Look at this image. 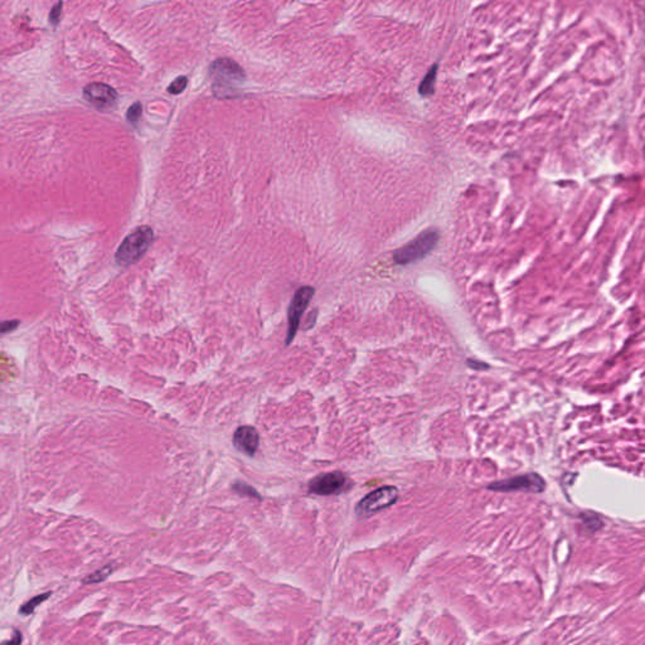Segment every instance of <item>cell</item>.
<instances>
[{"label":"cell","instance_id":"12","mask_svg":"<svg viewBox=\"0 0 645 645\" xmlns=\"http://www.w3.org/2000/svg\"><path fill=\"white\" fill-rule=\"evenodd\" d=\"M112 571H114V567H112L111 565H108V566H105V567H103V569H100V570H97V571H95V572H92V574H91V575H89V576L86 577V578H83V583H101V581H105V580H106L108 577L110 576L111 574H112Z\"/></svg>","mask_w":645,"mask_h":645},{"label":"cell","instance_id":"10","mask_svg":"<svg viewBox=\"0 0 645 645\" xmlns=\"http://www.w3.org/2000/svg\"><path fill=\"white\" fill-rule=\"evenodd\" d=\"M438 69H439V64L435 63L431 66V69H429V72L426 74L422 83H420L419 94L421 96H433V92H435L436 77H438Z\"/></svg>","mask_w":645,"mask_h":645},{"label":"cell","instance_id":"22","mask_svg":"<svg viewBox=\"0 0 645 645\" xmlns=\"http://www.w3.org/2000/svg\"><path fill=\"white\" fill-rule=\"evenodd\" d=\"M644 153H645V149H644Z\"/></svg>","mask_w":645,"mask_h":645},{"label":"cell","instance_id":"1","mask_svg":"<svg viewBox=\"0 0 645 645\" xmlns=\"http://www.w3.org/2000/svg\"><path fill=\"white\" fill-rule=\"evenodd\" d=\"M154 232L149 226H140L125 237L117 248L115 260L119 266L129 268L141 260L151 246Z\"/></svg>","mask_w":645,"mask_h":645},{"label":"cell","instance_id":"15","mask_svg":"<svg viewBox=\"0 0 645 645\" xmlns=\"http://www.w3.org/2000/svg\"><path fill=\"white\" fill-rule=\"evenodd\" d=\"M141 114H143V106H141V103H132L130 108H129V110H128V114H126V119H128V121H129V123L135 125L137 124V121L140 120Z\"/></svg>","mask_w":645,"mask_h":645},{"label":"cell","instance_id":"9","mask_svg":"<svg viewBox=\"0 0 645 645\" xmlns=\"http://www.w3.org/2000/svg\"><path fill=\"white\" fill-rule=\"evenodd\" d=\"M260 445V435L252 426H240L234 433V447L241 453L254 456Z\"/></svg>","mask_w":645,"mask_h":645},{"label":"cell","instance_id":"19","mask_svg":"<svg viewBox=\"0 0 645 645\" xmlns=\"http://www.w3.org/2000/svg\"><path fill=\"white\" fill-rule=\"evenodd\" d=\"M19 325V320H7L1 324V333H9Z\"/></svg>","mask_w":645,"mask_h":645},{"label":"cell","instance_id":"13","mask_svg":"<svg viewBox=\"0 0 645 645\" xmlns=\"http://www.w3.org/2000/svg\"><path fill=\"white\" fill-rule=\"evenodd\" d=\"M232 488H234V490L237 495H242V497L261 499L259 492H257L255 488L251 487V485H248L246 483H243V481H236L234 485H232Z\"/></svg>","mask_w":645,"mask_h":645},{"label":"cell","instance_id":"11","mask_svg":"<svg viewBox=\"0 0 645 645\" xmlns=\"http://www.w3.org/2000/svg\"><path fill=\"white\" fill-rule=\"evenodd\" d=\"M52 595V592H44V594H41L38 596L32 597L29 601H27L26 604L22 606L19 609V614L27 617V615H31L35 612V609L38 608V605H41L42 603H44L47 599H49Z\"/></svg>","mask_w":645,"mask_h":645},{"label":"cell","instance_id":"17","mask_svg":"<svg viewBox=\"0 0 645 645\" xmlns=\"http://www.w3.org/2000/svg\"><path fill=\"white\" fill-rule=\"evenodd\" d=\"M583 518L585 524L587 527H591V531H597V529L601 528V526H603V522L597 518V515H591V519H589V515H583Z\"/></svg>","mask_w":645,"mask_h":645},{"label":"cell","instance_id":"8","mask_svg":"<svg viewBox=\"0 0 645 645\" xmlns=\"http://www.w3.org/2000/svg\"><path fill=\"white\" fill-rule=\"evenodd\" d=\"M83 97L100 110L111 109L117 101V92L105 83H89L83 89Z\"/></svg>","mask_w":645,"mask_h":645},{"label":"cell","instance_id":"5","mask_svg":"<svg viewBox=\"0 0 645 645\" xmlns=\"http://www.w3.org/2000/svg\"><path fill=\"white\" fill-rule=\"evenodd\" d=\"M397 499V488L393 485H386L366 495L363 499L358 503L356 512L358 515H375L376 512L391 507Z\"/></svg>","mask_w":645,"mask_h":645},{"label":"cell","instance_id":"3","mask_svg":"<svg viewBox=\"0 0 645 645\" xmlns=\"http://www.w3.org/2000/svg\"><path fill=\"white\" fill-rule=\"evenodd\" d=\"M209 75L213 78V91L217 94L221 91V97H223L225 91H236V87L245 81L246 75L239 63L230 58H218L211 64Z\"/></svg>","mask_w":645,"mask_h":645},{"label":"cell","instance_id":"14","mask_svg":"<svg viewBox=\"0 0 645 645\" xmlns=\"http://www.w3.org/2000/svg\"><path fill=\"white\" fill-rule=\"evenodd\" d=\"M187 85H188V78L186 76H179L168 86V92L173 95H179L186 89Z\"/></svg>","mask_w":645,"mask_h":645},{"label":"cell","instance_id":"2","mask_svg":"<svg viewBox=\"0 0 645 645\" xmlns=\"http://www.w3.org/2000/svg\"><path fill=\"white\" fill-rule=\"evenodd\" d=\"M439 240L440 232L436 228L425 230L419 236H416L413 240L406 243L405 246L395 251L393 261L397 265L406 266L412 262L422 260L433 251V248H436Z\"/></svg>","mask_w":645,"mask_h":645},{"label":"cell","instance_id":"21","mask_svg":"<svg viewBox=\"0 0 645 645\" xmlns=\"http://www.w3.org/2000/svg\"><path fill=\"white\" fill-rule=\"evenodd\" d=\"M19 643H22V634L18 632H15V637H14V639L7 642V644H19Z\"/></svg>","mask_w":645,"mask_h":645},{"label":"cell","instance_id":"4","mask_svg":"<svg viewBox=\"0 0 645 645\" xmlns=\"http://www.w3.org/2000/svg\"><path fill=\"white\" fill-rule=\"evenodd\" d=\"M314 294H316V289L311 286H302L299 290H296L295 294L293 296L288 310V334H286V341H285L286 345L294 341L298 329H299V325H300L302 314L309 307Z\"/></svg>","mask_w":645,"mask_h":645},{"label":"cell","instance_id":"6","mask_svg":"<svg viewBox=\"0 0 645 645\" xmlns=\"http://www.w3.org/2000/svg\"><path fill=\"white\" fill-rule=\"evenodd\" d=\"M546 488V481H543L542 476L537 473L524 474V475H518L515 478H509L506 481H495L490 485H488V489L495 490V492H501V493H508V492H533V493H541Z\"/></svg>","mask_w":645,"mask_h":645},{"label":"cell","instance_id":"20","mask_svg":"<svg viewBox=\"0 0 645 645\" xmlns=\"http://www.w3.org/2000/svg\"><path fill=\"white\" fill-rule=\"evenodd\" d=\"M316 318H318V310L314 309L313 311H310L309 318L305 322V329H311L316 325Z\"/></svg>","mask_w":645,"mask_h":645},{"label":"cell","instance_id":"7","mask_svg":"<svg viewBox=\"0 0 645 645\" xmlns=\"http://www.w3.org/2000/svg\"><path fill=\"white\" fill-rule=\"evenodd\" d=\"M348 487V478L342 472L320 474L309 483V492L316 495H339Z\"/></svg>","mask_w":645,"mask_h":645},{"label":"cell","instance_id":"16","mask_svg":"<svg viewBox=\"0 0 645 645\" xmlns=\"http://www.w3.org/2000/svg\"><path fill=\"white\" fill-rule=\"evenodd\" d=\"M62 1H58V3L55 4V7L52 8V10H51V13H49V22H51V23H52L55 27L57 26V24H58L60 19H61V15H62Z\"/></svg>","mask_w":645,"mask_h":645},{"label":"cell","instance_id":"18","mask_svg":"<svg viewBox=\"0 0 645 645\" xmlns=\"http://www.w3.org/2000/svg\"><path fill=\"white\" fill-rule=\"evenodd\" d=\"M467 366L473 370H476V371H484V370H488L489 366L484 363V362H479V361H475V359H467Z\"/></svg>","mask_w":645,"mask_h":645}]
</instances>
